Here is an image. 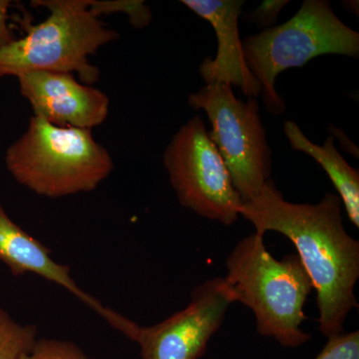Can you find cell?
Here are the masks:
<instances>
[{"label":"cell","instance_id":"18","mask_svg":"<svg viewBox=\"0 0 359 359\" xmlns=\"http://www.w3.org/2000/svg\"><path fill=\"white\" fill-rule=\"evenodd\" d=\"M9 7L11 1L0 0V48L16 39L9 25Z\"/></svg>","mask_w":359,"mask_h":359},{"label":"cell","instance_id":"17","mask_svg":"<svg viewBox=\"0 0 359 359\" xmlns=\"http://www.w3.org/2000/svg\"><path fill=\"white\" fill-rule=\"evenodd\" d=\"M289 2L287 0H264L261 6L245 15V20L255 23L261 29H269V26L276 22L278 14Z\"/></svg>","mask_w":359,"mask_h":359},{"label":"cell","instance_id":"14","mask_svg":"<svg viewBox=\"0 0 359 359\" xmlns=\"http://www.w3.org/2000/svg\"><path fill=\"white\" fill-rule=\"evenodd\" d=\"M22 359H91L75 342L56 339H39Z\"/></svg>","mask_w":359,"mask_h":359},{"label":"cell","instance_id":"9","mask_svg":"<svg viewBox=\"0 0 359 359\" xmlns=\"http://www.w3.org/2000/svg\"><path fill=\"white\" fill-rule=\"evenodd\" d=\"M0 261L13 276L34 273L68 290L86 304L108 325L134 341L140 325L104 306L102 302L84 292L71 276L70 266L59 264L51 257V250L37 238L18 226L7 215L0 201Z\"/></svg>","mask_w":359,"mask_h":359},{"label":"cell","instance_id":"16","mask_svg":"<svg viewBox=\"0 0 359 359\" xmlns=\"http://www.w3.org/2000/svg\"><path fill=\"white\" fill-rule=\"evenodd\" d=\"M314 359H359L358 330L330 337Z\"/></svg>","mask_w":359,"mask_h":359},{"label":"cell","instance_id":"2","mask_svg":"<svg viewBox=\"0 0 359 359\" xmlns=\"http://www.w3.org/2000/svg\"><path fill=\"white\" fill-rule=\"evenodd\" d=\"M264 236L255 231L238 241L226 257L224 278L236 301L254 313L259 334L295 348L311 340L302 325L313 282L297 254L276 259Z\"/></svg>","mask_w":359,"mask_h":359},{"label":"cell","instance_id":"5","mask_svg":"<svg viewBox=\"0 0 359 359\" xmlns=\"http://www.w3.org/2000/svg\"><path fill=\"white\" fill-rule=\"evenodd\" d=\"M243 50L261 84L266 110L278 116L285 104L276 90L278 75L325 54L358 58L359 34L335 15L327 0H304L287 22L243 40Z\"/></svg>","mask_w":359,"mask_h":359},{"label":"cell","instance_id":"10","mask_svg":"<svg viewBox=\"0 0 359 359\" xmlns=\"http://www.w3.org/2000/svg\"><path fill=\"white\" fill-rule=\"evenodd\" d=\"M34 116L61 127L91 130L105 121L109 98L70 73L33 71L18 77Z\"/></svg>","mask_w":359,"mask_h":359},{"label":"cell","instance_id":"1","mask_svg":"<svg viewBox=\"0 0 359 359\" xmlns=\"http://www.w3.org/2000/svg\"><path fill=\"white\" fill-rule=\"evenodd\" d=\"M342 208L332 193L316 204L287 202L269 179L238 211L257 233L276 231L294 244L313 282L320 330L327 339L344 332L349 313L358 308L359 243L344 228Z\"/></svg>","mask_w":359,"mask_h":359},{"label":"cell","instance_id":"12","mask_svg":"<svg viewBox=\"0 0 359 359\" xmlns=\"http://www.w3.org/2000/svg\"><path fill=\"white\" fill-rule=\"evenodd\" d=\"M290 148L306 153L325 170L347 212L349 221L359 228V172L351 167L334 146V139L328 136L323 145L309 140L294 121H285L283 126Z\"/></svg>","mask_w":359,"mask_h":359},{"label":"cell","instance_id":"13","mask_svg":"<svg viewBox=\"0 0 359 359\" xmlns=\"http://www.w3.org/2000/svg\"><path fill=\"white\" fill-rule=\"evenodd\" d=\"M37 327L22 325L0 306V359H22L37 341Z\"/></svg>","mask_w":359,"mask_h":359},{"label":"cell","instance_id":"8","mask_svg":"<svg viewBox=\"0 0 359 359\" xmlns=\"http://www.w3.org/2000/svg\"><path fill=\"white\" fill-rule=\"evenodd\" d=\"M237 302L224 278L205 280L195 287L189 304L150 327H140L136 344L141 359H199Z\"/></svg>","mask_w":359,"mask_h":359},{"label":"cell","instance_id":"3","mask_svg":"<svg viewBox=\"0 0 359 359\" xmlns=\"http://www.w3.org/2000/svg\"><path fill=\"white\" fill-rule=\"evenodd\" d=\"M6 165L21 186L52 199L92 192L114 169L91 130L57 126L34 115L7 149Z\"/></svg>","mask_w":359,"mask_h":359},{"label":"cell","instance_id":"4","mask_svg":"<svg viewBox=\"0 0 359 359\" xmlns=\"http://www.w3.org/2000/svg\"><path fill=\"white\" fill-rule=\"evenodd\" d=\"M32 6L49 15L25 25V36L0 48V78L47 71L76 73L86 85L98 81L100 73L89 57L119 34L99 20L91 0H39Z\"/></svg>","mask_w":359,"mask_h":359},{"label":"cell","instance_id":"15","mask_svg":"<svg viewBox=\"0 0 359 359\" xmlns=\"http://www.w3.org/2000/svg\"><path fill=\"white\" fill-rule=\"evenodd\" d=\"M91 6L99 16L103 13H124L137 28L146 27L152 20L150 7L144 1H91Z\"/></svg>","mask_w":359,"mask_h":359},{"label":"cell","instance_id":"7","mask_svg":"<svg viewBox=\"0 0 359 359\" xmlns=\"http://www.w3.org/2000/svg\"><path fill=\"white\" fill-rule=\"evenodd\" d=\"M163 163L184 208L224 226L237 221L242 198L200 117L189 120L174 135Z\"/></svg>","mask_w":359,"mask_h":359},{"label":"cell","instance_id":"11","mask_svg":"<svg viewBox=\"0 0 359 359\" xmlns=\"http://www.w3.org/2000/svg\"><path fill=\"white\" fill-rule=\"evenodd\" d=\"M181 4L207 20L216 32V57L205 58L200 65L205 84L228 83L238 87L249 98L261 95V84L245 62L238 32L244 0H182Z\"/></svg>","mask_w":359,"mask_h":359},{"label":"cell","instance_id":"6","mask_svg":"<svg viewBox=\"0 0 359 359\" xmlns=\"http://www.w3.org/2000/svg\"><path fill=\"white\" fill-rule=\"evenodd\" d=\"M188 103L209 118L212 130L208 134L242 202L254 198L271 174V150L257 98L241 100L231 84L212 83L191 94Z\"/></svg>","mask_w":359,"mask_h":359}]
</instances>
